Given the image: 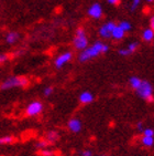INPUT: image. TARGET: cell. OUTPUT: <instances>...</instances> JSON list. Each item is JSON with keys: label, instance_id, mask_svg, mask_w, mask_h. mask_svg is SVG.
<instances>
[{"label": "cell", "instance_id": "obj_1", "mask_svg": "<svg viewBox=\"0 0 154 156\" xmlns=\"http://www.w3.org/2000/svg\"><path fill=\"white\" fill-rule=\"evenodd\" d=\"M109 51V45L105 44L100 41H96L92 47H87L85 50L80 52L78 55V60L80 62H86V61L94 59V58L98 57L101 53H106Z\"/></svg>", "mask_w": 154, "mask_h": 156}, {"label": "cell", "instance_id": "obj_2", "mask_svg": "<svg viewBox=\"0 0 154 156\" xmlns=\"http://www.w3.org/2000/svg\"><path fill=\"white\" fill-rule=\"evenodd\" d=\"M29 85V80L24 76H10L1 83V90H9L12 87H25Z\"/></svg>", "mask_w": 154, "mask_h": 156}, {"label": "cell", "instance_id": "obj_3", "mask_svg": "<svg viewBox=\"0 0 154 156\" xmlns=\"http://www.w3.org/2000/svg\"><path fill=\"white\" fill-rule=\"evenodd\" d=\"M136 93L139 94L140 98L143 100H146L148 102H153V87L148 81H142L141 85L136 89Z\"/></svg>", "mask_w": 154, "mask_h": 156}, {"label": "cell", "instance_id": "obj_4", "mask_svg": "<svg viewBox=\"0 0 154 156\" xmlns=\"http://www.w3.org/2000/svg\"><path fill=\"white\" fill-rule=\"evenodd\" d=\"M73 42H74V47L79 51H83L88 47V39H87L86 32L83 28H78L76 30V36H75Z\"/></svg>", "mask_w": 154, "mask_h": 156}, {"label": "cell", "instance_id": "obj_5", "mask_svg": "<svg viewBox=\"0 0 154 156\" xmlns=\"http://www.w3.org/2000/svg\"><path fill=\"white\" fill-rule=\"evenodd\" d=\"M42 111H43V105H42V103L38 102V101H34V102H31L27 106V108H25V114L28 116H36Z\"/></svg>", "mask_w": 154, "mask_h": 156}, {"label": "cell", "instance_id": "obj_6", "mask_svg": "<svg viewBox=\"0 0 154 156\" xmlns=\"http://www.w3.org/2000/svg\"><path fill=\"white\" fill-rule=\"evenodd\" d=\"M116 26H117V24H116L115 22H112V21H109V22L105 23L104 26L99 29V34H100V37H102L105 39L111 38V32H112L113 28H115Z\"/></svg>", "mask_w": 154, "mask_h": 156}, {"label": "cell", "instance_id": "obj_7", "mask_svg": "<svg viewBox=\"0 0 154 156\" xmlns=\"http://www.w3.org/2000/svg\"><path fill=\"white\" fill-rule=\"evenodd\" d=\"M72 58H73V53H72V52H69V51L64 52V53H62L61 55H59V57L55 59V66H56L57 69L63 68L66 63H68L72 60Z\"/></svg>", "mask_w": 154, "mask_h": 156}, {"label": "cell", "instance_id": "obj_8", "mask_svg": "<svg viewBox=\"0 0 154 156\" xmlns=\"http://www.w3.org/2000/svg\"><path fill=\"white\" fill-rule=\"evenodd\" d=\"M88 15L95 19L101 18V16H102V8H101V6L99 3H94V5H92V6L89 7Z\"/></svg>", "mask_w": 154, "mask_h": 156}, {"label": "cell", "instance_id": "obj_9", "mask_svg": "<svg viewBox=\"0 0 154 156\" xmlns=\"http://www.w3.org/2000/svg\"><path fill=\"white\" fill-rule=\"evenodd\" d=\"M82 122H80L78 119H72L68 122V129H71L72 132L74 133H78L82 129Z\"/></svg>", "mask_w": 154, "mask_h": 156}, {"label": "cell", "instance_id": "obj_10", "mask_svg": "<svg viewBox=\"0 0 154 156\" xmlns=\"http://www.w3.org/2000/svg\"><path fill=\"white\" fill-rule=\"evenodd\" d=\"M95 99V96L94 94L90 93V92H83V93H80L79 95V102L83 103V104H89V103H92Z\"/></svg>", "mask_w": 154, "mask_h": 156}, {"label": "cell", "instance_id": "obj_11", "mask_svg": "<svg viewBox=\"0 0 154 156\" xmlns=\"http://www.w3.org/2000/svg\"><path fill=\"white\" fill-rule=\"evenodd\" d=\"M125 33H126L125 31L122 30L119 26H116V27L113 28L112 32H111V38L115 40H121V39H123Z\"/></svg>", "mask_w": 154, "mask_h": 156}, {"label": "cell", "instance_id": "obj_12", "mask_svg": "<svg viewBox=\"0 0 154 156\" xmlns=\"http://www.w3.org/2000/svg\"><path fill=\"white\" fill-rule=\"evenodd\" d=\"M142 39L146 42H151L154 39V30L149 28V29H145L142 32Z\"/></svg>", "mask_w": 154, "mask_h": 156}, {"label": "cell", "instance_id": "obj_13", "mask_svg": "<svg viewBox=\"0 0 154 156\" xmlns=\"http://www.w3.org/2000/svg\"><path fill=\"white\" fill-rule=\"evenodd\" d=\"M19 38H20V34H19L18 32H9L6 37V41H7V43L12 44V43H15V42L18 41Z\"/></svg>", "mask_w": 154, "mask_h": 156}, {"label": "cell", "instance_id": "obj_14", "mask_svg": "<svg viewBox=\"0 0 154 156\" xmlns=\"http://www.w3.org/2000/svg\"><path fill=\"white\" fill-rule=\"evenodd\" d=\"M141 143L144 145L145 147H152L154 144V138L153 136H143L141 138Z\"/></svg>", "mask_w": 154, "mask_h": 156}, {"label": "cell", "instance_id": "obj_15", "mask_svg": "<svg viewBox=\"0 0 154 156\" xmlns=\"http://www.w3.org/2000/svg\"><path fill=\"white\" fill-rule=\"evenodd\" d=\"M141 83H142V80L140 78H138V76H132V78H130V85L134 90H136V89L141 85Z\"/></svg>", "mask_w": 154, "mask_h": 156}, {"label": "cell", "instance_id": "obj_16", "mask_svg": "<svg viewBox=\"0 0 154 156\" xmlns=\"http://www.w3.org/2000/svg\"><path fill=\"white\" fill-rule=\"evenodd\" d=\"M59 134H57V132H55V131H51V132H49L48 134H46V141L49 142V143H54V142H56L57 140H59Z\"/></svg>", "mask_w": 154, "mask_h": 156}, {"label": "cell", "instance_id": "obj_17", "mask_svg": "<svg viewBox=\"0 0 154 156\" xmlns=\"http://www.w3.org/2000/svg\"><path fill=\"white\" fill-rule=\"evenodd\" d=\"M118 26L121 28V29L125 31V32H128V31H130L131 29H132V26H131V23L129 22V21H121V22H120Z\"/></svg>", "mask_w": 154, "mask_h": 156}, {"label": "cell", "instance_id": "obj_18", "mask_svg": "<svg viewBox=\"0 0 154 156\" xmlns=\"http://www.w3.org/2000/svg\"><path fill=\"white\" fill-rule=\"evenodd\" d=\"M139 48V42H131V43H129L128 44V48H127V50L129 52H130L131 54L133 53V52H136V49Z\"/></svg>", "mask_w": 154, "mask_h": 156}, {"label": "cell", "instance_id": "obj_19", "mask_svg": "<svg viewBox=\"0 0 154 156\" xmlns=\"http://www.w3.org/2000/svg\"><path fill=\"white\" fill-rule=\"evenodd\" d=\"M13 142V137L12 136H3V137L0 138V145H6V144H10V143H12Z\"/></svg>", "mask_w": 154, "mask_h": 156}, {"label": "cell", "instance_id": "obj_20", "mask_svg": "<svg viewBox=\"0 0 154 156\" xmlns=\"http://www.w3.org/2000/svg\"><path fill=\"white\" fill-rule=\"evenodd\" d=\"M49 145V142L48 141H40L36 143L35 146L38 147V148H40V150H43V148H46Z\"/></svg>", "mask_w": 154, "mask_h": 156}, {"label": "cell", "instance_id": "obj_21", "mask_svg": "<svg viewBox=\"0 0 154 156\" xmlns=\"http://www.w3.org/2000/svg\"><path fill=\"white\" fill-rule=\"evenodd\" d=\"M40 154H41L42 156H53L54 155L53 151L48 150V148H43V150H41L40 151Z\"/></svg>", "mask_w": 154, "mask_h": 156}, {"label": "cell", "instance_id": "obj_22", "mask_svg": "<svg viewBox=\"0 0 154 156\" xmlns=\"http://www.w3.org/2000/svg\"><path fill=\"white\" fill-rule=\"evenodd\" d=\"M143 136H153L154 135V131L152 129H145L142 131Z\"/></svg>", "mask_w": 154, "mask_h": 156}, {"label": "cell", "instance_id": "obj_23", "mask_svg": "<svg viewBox=\"0 0 154 156\" xmlns=\"http://www.w3.org/2000/svg\"><path fill=\"white\" fill-rule=\"evenodd\" d=\"M53 87H45L44 89V95L45 96H50L51 94L53 93Z\"/></svg>", "mask_w": 154, "mask_h": 156}, {"label": "cell", "instance_id": "obj_24", "mask_svg": "<svg viewBox=\"0 0 154 156\" xmlns=\"http://www.w3.org/2000/svg\"><path fill=\"white\" fill-rule=\"evenodd\" d=\"M140 3H141V0H133V1H132V5H131V9L136 10V8L140 6Z\"/></svg>", "mask_w": 154, "mask_h": 156}, {"label": "cell", "instance_id": "obj_25", "mask_svg": "<svg viewBox=\"0 0 154 156\" xmlns=\"http://www.w3.org/2000/svg\"><path fill=\"white\" fill-rule=\"evenodd\" d=\"M82 156H92V151H89V150L84 151V152H82Z\"/></svg>", "mask_w": 154, "mask_h": 156}, {"label": "cell", "instance_id": "obj_26", "mask_svg": "<svg viewBox=\"0 0 154 156\" xmlns=\"http://www.w3.org/2000/svg\"><path fill=\"white\" fill-rule=\"evenodd\" d=\"M107 1H108V3L112 5V6H117V5H119V2H120V0H107Z\"/></svg>", "mask_w": 154, "mask_h": 156}, {"label": "cell", "instance_id": "obj_27", "mask_svg": "<svg viewBox=\"0 0 154 156\" xmlns=\"http://www.w3.org/2000/svg\"><path fill=\"white\" fill-rule=\"evenodd\" d=\"M8 57H7L6 54H0V63H3L5 61H7Z\"/></svg>", "mask_w": 154, "mask_h": 156}, {"label": "cell", "instance_id": "obj_28", "mask_svg": "<svg viewBox=\"0 0 154 156\" xmlns=\"http://www.w3.org/2000/svg\"><path fill=\"white\" fill-rule=\"evenodd\" d=\"M136 129H139L140 132H142L143 129H143V123H142V122H139V123L136 124Z\"/></svg>", "mask_w": 154, "mask_h": 156}, {"label": "cell", "instance_id": "obj_29", "mask_svg": "<svg viewBox=\"0 0 154 156\" xmlns=\"http://www.w3.org/2000/svg\"><path fill=\"white\" fill-rule=\"evenodd\" d=\"M150 24H151V29L154 28V17H152L151 20H150Z\"/></svg>", "mask_w": 154, "mask_h": 156}, {"label": "cell", "instance_id": "obj_30", "mask_svg": "<svg viewBox=\"0 0 154 156\" xmlns=\"http://www.w3.org/2000/svg\"><path fill=\"white\" fill-rule=\"evenodd\" d=\"M148 2H153V0H146Z\"/></svg>", "mask_w": 154, "mask_h": 156}]
</instances>
